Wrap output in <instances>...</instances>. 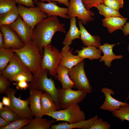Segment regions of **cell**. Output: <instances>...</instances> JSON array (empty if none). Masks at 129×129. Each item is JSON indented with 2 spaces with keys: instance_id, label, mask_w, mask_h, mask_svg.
Wrapping results in <instances>:
<instances>
[{
  "instance_id": "obj_1",
  "label": "cell",
  "mask_w": 129,
  "mask_h": 129,
  "mask_svg": "<svg viewBox=\"0 0 129 129\" xmlns=\"http://www.w3.org/2000/svg\"><path fill=\"white\" fill-rule=\"evenodd\" d=\"M64 24L61 23L57 16H53L43 19L33 29L32 40L40 54L43 56V47L50 44L55 33L59 32L65 33Z\"/></svg>"
},
{
  "instance_id": "obj_2",
  "label": "cell",
  "mask_w": 129,
  "mask_h": 129,
  "mask_svg": "<svg viewBox=\"0 0 129 129\" xmlns=\"http://www.w3.org/2000/svg\"><path fill=\"white\" fill-rule=\"evenodd\" d=\"M24 65L34 76L38 75L42 70V61L43 56L33 43L32 39L27 40L22 48H12Z\"/></svg>"
},
{
  "instance_id": "obj_3",
  "label": "cell",
  "mask_w": 129,
  "mask_h": 129,
  "mask_svg": "<svg viewBox=\"0 0 129 129\" xmlns=\"http://www.w3.org/2000/svg\"><path fill=\"white\" fill-rule=\"evenodd\" d=\"M48 70L46 69H42L39 74L34 76L32 81L29 84V91L35 90L47 92L54 99L58 110L60 108L58 101V89L56 87L54 81L52 77L48 78Z\"/></svg>"
},
{
  "instance_id": "obj_4",
  "label": "cell",
  "mask_w": 129,
  "mask_h": 129,
  "mask_svg": "<svg viewBox=\"0 0 129 129\" xmlns=\"http://www.w3.org/2000/svg\"><path fill=\"white\" fill-rule=\"evenodd\" d=\"M45 115L52 117L56 121H63L70 124L84 121L86 119L84 112L81 110L78 104L72 105L65 109L52 112Z\"/></svg>"
},
{
  "instance_id": "obj_5",
  "label": "cell",
  "mask_w": 129,
  "mask_h": 129,
  "mask_svg": "<svg viewBox=\"0 0 129 129\" xmlns=\"http://www.w3.org/2000/svg\"><path fill=\"white\" fill-rule=\"evenodd\" d=\"M43 54L42 61V69H46L48 74L55 77L57 68L61 59V52L51 43L43 47Z\"/></svg>"
},
{
  "instance_id": "obj_6",
  "label": "cell",
  "mask_w": 129,
  "mask_h": 129,
  "mask_svg": "<svg viewBox=\"0 0 129 129\" xmlns=\"http://www.w3.org/2000/svg\"><path fill=\"white\" fill-rule=\"evenodd\" d=\"M16 90L10 88L5 93L10 99L11 104L8 107L14 111L20 118H28L31 120L33 116L30 108L29 97L25 100H22L20 97H17L15 95Z\"/></svg>"
},
{
  "instance_id": "obj_7",
  "label": "cell",
  "mask_w": 129,
  "mask_h": 129,
  "mask_svg": "<svg viewBox=\"0 0 129 129\" xmlns=\"http://www.w3.org/2000/svg\"><path fill=\"white\" fill-rule=\"evenodd\" d=\"M84 64V60L70 69L69 75L74 88L90 93L92 89L85 71Z\"/></svg>"
},
{
  "instance_id": "obj_8",
  "label": "cell",
  "mask_w": 129,
  "mask_h": 129,
  "mask_svg": "<svg viewBox=\"0 0 129 129\" xmlns=\"http://www.w3.org/2000/svg\"><path fill=\"white\" fill-rule=\"evenodd\" d=\"M87 93L81 90H74L72 88L58 89V101L61 109H66L72 105L83 101Z\"/></svg>"
},
{
  "instance_id": "obj_9",
  "label": "cell",
  "mask_w": 129,
  "mask_h": 129,
  "mask_svg": "<svg viewBox=\"0 0 129 129\" xmlns=\"http://www.w3.org/2000/svg\"><path fill=\"white\" fill-rule=\"evenodd\" d=\"M17 7L20 16L33 29L38 23L48 17L37 6L28 7L22 5L18 4Z\"/></svg>"
},
{
  "instance_id": "obj_10",
  "label": "cell",
  "mask_w": 129,
  "mask_h": 129,
  "mask_svg": "<svg viewBox=\"0 0 129 129\" xmlns=\"http://www.w3.org/2000/svg\"><path fill=\"white\" fill-rule=\"evenodd\" d=\"M69 2L67 15L70 18L76 17L84 24L94 20L92 17L94 16L95 13L86 8L82 0H69Z\"/></svg>"
},
{
  "instance_id": "obj_11",
  "label": "cell",
  "mask_w": 129,
  "mask_h": 129,
  "mask_svg": "<svg viewBox=\"0 0 129 129\" xmlns=\"http://www.w3.org/2000/svg\"><path fill=\"white\" fill-rule=\"evenodd\" d=\"M4 38L3 48L18 49L23 47L25 43L17 33L8 25H0Z\"/></svg>"
},
{
  "instance_id": "obj_12",
  "label": "cell",
  "mask_w": 129,
  "mask_h": 129,
  "mask_svg": "<svg viewBox=\"0 0 129 129\" xmlns=\"http://www.w3.org/2000/svg\"><path fill=\"white\" fill-rule=\"evenodd\" d=\"M22 73L31 72L15 53L7 66L0 71V74L6 79Z\"/></svg>"
},
{
  "instance_id": "obj_13",
  "label": "cell",
  "mask_w": 129,
  "mask_h": 129,
  "mask_svg": "<svg viewBox=\"0 0 129 129\" xmlns=\"http://www.w3.org/2000/svg\"><path fill=\"white\" fill-rule=\"evenodd\" d=\"M45 3L39 1L36 3L37 6L48 17L52 16H59L64 19H69L68 15V8H64L59 6L57 3L53 1H48Z\"/></svg>"
},
{
  "instance_id": "obj_14",
  "label": "cell",
  "mask_w": 129,
  "mask_h": 129,
  "mask_svg": "<svg viewBox=\"0 0 129 129\" xmlns=\"http://www.w3.org/2000/svg\"><path fill=\"white\" fill-rule=\"evenodd\" d=\"M101 91L105 98L104 102L100 107L102 110L112 112L119 109L121 106L129 105L127 103L117 100L112 97L111 95H114V93L112 89L104 87L101 89Z\"/></svg>"
},
{
  "instance_id": "obj_15",
  "label": "cell",
  "mask_w": 129,
  "mask_h": 129,
  "mask_svg": "<svg viewBox=\"0 0 129 129\" xmlns=\"http://www.w3.org/2000/svg\"><path fill=\"white\" fill-rule=\"evenodd\" d=\"M9 26L17 33L25 43L28 40L32 39L33 29L26 23L20 16Z\"/></svg>"
},
{
  "instance_id": "obj_16",
  "label": "cell",
  "mask_w": 129,
  "mask_h": 129,
  "mask_svg": "<svg viewBox=\"0 0 129 129\" xmlns=\"http://www.w3.org/2000/svg\"><path fill=\"white\" fill-rule=\"evenodd\" d=\"M68 45L64 46L61 51V59L59 65L65 66L70 69L77 65L85 59L79 57L77 55H74L71 52L73 50Z\"/></svg>"
},
{
  "instance_id": "obj_17",
  "label": "cell",
  "mask_w": 129,
  "mask_h": 129,
  "mask_svg": "<svg viewBox=\"0 0 129 129\" xmlns=\"http://www.w3.org/2000/svg\"><path fill=\"white\" fill-rule=\"evenodd\" d=\"M118 44H111L105 43L99 48L103 54V55L101 57L100 61V62L104 61L105 65L108 68L111 67L112 62L113 60L121 59L123 57L122 55H116L113 52V47Z\"/></svg>"
},
{
  "instance_id": "obj_18",
  "label": "cell",
  "mask_w": 129,
  "mask_h": 129,
  "mask_svg": "<svg viewBox=\"0 0 129 129\" xmlns=\"http://www.w3.org/2000/svg\"><path fill=\"white\" fill-rule=\"evenodd\" d=\"M97 118L98 115H96L93 118L87 120L74 123L70 124L66 122H63L51 125L50 129H72L74 128L89 129L91 125Z\"/></svg>"
},
{
  "instance_id": "obj_19",
  "label": "cell",
  "mask_w": 129,
  "mask_h": 129,
  "mask_svg": "<svg viewBox=\"0 0 129 129\" xmlns=\"http://www.w3.org/2000/svg\"><path fill=\"white\" fill-rule=\"evenodd\" d=\"M81 32L80 39L85 46H92L98 48L102 45L100 42V37L98 36L92 35L83 26L81 21L78 22Z\"/></svg>"
},
{
  "instance_id": "obj_20",
  "label": "cell",
  "mask_w": 129,
  "mask_h": 129,
  "mask_svg": "<svg viewBox=\"0 0 129 129\" xmlns=\"http://www.w3.org/2000/svg\"><path fill=\"white\" fill-rule=\"evenodd\" d=\"M44 92L35 90L30 91V108L32 114L35 117H43L42 114L41 98L42 94Z\"/></svg>"
},
{
  "instance_id": "obj_21",
  "label": "cell",
  "mask_w": 129,
  "mask_h": 129,
  "mask_svg": "<svg viewBox=\"0 0 129 129\" xmlns=\"http://www.w3.org/2000/svg\"><path fill=\"white\" fill-rule=\"evenodd\" d=\"M128 19L119 16L105 18L102 20V25L106 27L110 33L117 30H122Z\"/></svg>"
},
{
  "instance_id": "obj_22",
  "label": "cell",
  "mask_w": 129,
  "mask_h": 129,
  "mask_svg": "<svg viewBox=\"0 0 129 129\" xmlns=\"http://www.w3.org/2000/svg\"><path fill=\"white\" fill-rule=\"evenodd\" d=\"M82 48V49H77L74 52V53H77V55L80 58L84 59L87 58L92 61L98 59L101 56L102 51L100 49L97 48L95 46H91Z\"/></svg>"
},
{
  "instance_id": "obj_23",
  "label": "cell",
  "mask_w": 129,
  "mask_h": 129,
  "mask_svg": "<svg viewBox=\"0 0 129 129\" xmlns=\"http://www.w3.org/2000/svg\"><path fill=\"white\" fill-rule=\"evenodd\" d=\"M70 69L63 66L59 65L56 70L57 75L55 77L61 83L63 89L74 88L73 83L69 77Z\"/></svg>"
},
{
  "instance_id": "obj_24",
  "label": "cell",
  "mask_w": 129,
  "mask_h": 129,
  "mask_svg": "<svg viewBox=\"0 0 129 129\" xmlns=\"http://www.w3.org/2000/svg\"><path fill=\"white\" fill-rule=\"evenodd\" d=\"M41 113L43 116L47 113L58 110L53 97L46 92H44L41 95Z\"/></svg>"
},
{
  "instance_id": "obj_25",
  "label": "cell",
  "mask_w": 129,
  "mask_h": 129,
  "mask_svg": "<svg viewBox=\"0 0 129 129\" xmlns=\"http://www.w3.org/2000/svg\"><path fill=\"white\" fill-rule=\"evenodd\" d=\"M70 22L69 30L66 34L63 42V44L64 45L69 46L74 39H80L81 32L77 26L76 18L75 17L70 18Z\"/></svg>"
},
{
  "instance_id": "obj_26",
  "label": "cell",
  "mask_w": 129,
  "mask_h": 129,
  "mask_svg": "<svg viewBox=\"0 0 129 129\" xmlns=\"http://www.w3.org/2000/svg\"><path fill=\"white\" fill-rule=\"evenodd\" d=\"M43 117H35L30 123L24 127L23 129H50L51 125L56 121L43 118Z\"/></svg>"
},
{
  "instance_id": "obj_27",
  "label": "cell",
  "mask_w": 129,
  "mask_h": 129,
  "mask_svg": "<svg viewBox=\"0 0 129 129\" xmlns=\"http://www.w3.org/2000/svg\"><path fill=\"white\" fill-rule=\"evenodd\" d=\"M20 16L17 7L0 14V25H9L14 22Z\"/></svg>"
},
{
  "instance_id": "obj_28",
  "label": "cell",
  "mask_w": 129,
  "mask_h": 129,
  "mask_svg": "<svg viewBox=\"0 0 129 129\" xmlns=\"http://www.w3.org/2000/svg\"><path fill=\"white\" fill-rule=\"evenodd\" d=\"M14 54L12 48H0V71L3 70L7 66Z\"/></svg>"
},
{
  "instance_id": "obj_29",
  "label": "cell",
  "mask_w": 129,
  "mask_h": 129,
  "mask_svg": "<svg viewBox=\"0 0 129 129\" xmlns=\"http://www.w3.org/2000/svg\"><path fill=\"white\" fill-rule=\"evenodd\" d=\"M95 7L98 10L99 13L105 18L116 16L124 17L121 15L118 11L108 7L103 3L97 5Z\"/></svg>"
},
{
  "instance_id": "obj_30",
  "label": "cell",
  "mask_w": 129,
  "mask_h": 129,
  "mask_svg": "<svg viewBox=\"0 0 129 129\" xmlns=\"http://www.w3.org/2000/svg\"><path fill=\"white\" fill-rule=\"evenodd\" d=\"M0 116L10 123L20 118L14 111L5 106L0 110Z\"/></svg>"
},
{
  "instance_id": "obj_31",
  "label": "cell",
  "mask_w": 129,
  "mask_h": 129,
  "mask_svg": "<svg viewBox=\"0 0 129 129\" xmlns=\"http://www.w3.org/2000/svg\"><path fill=\"white\" fill-rule=\"evenodd\" d=\"M112 112L114 117L119 119L122 121L125 120L129 121V105L121 106L119 109Z\"/></svg>"
},
{
  "instance_id": "obj_32",
  "label": "cell",
  "mask_w": 129,
  "mask_h": 129,
  "mask_svg": "<svg viewBox=\"0 0 129 129\" xmlns=\"http://www.w3.org/2000/svg\"><path fill=\"white\" fill-rule=\"evenodd\" d=\"M31 121L28 118H19L10 123L2 129H21L29 124Z\"/></svg>"
},
{
  "instance_id": "obj_33",
  "label": "cell",
  "mask_w": 129,
  "mask_h": 129,
  "mask_svg": "<svg viewBox=\"0 0 129 129\" xmlns=\"http://www.w3.org/2000/svg\"><path fill=\"white\" fill-rule=\"evenodd\" d=\"M14 0H0V14L17 7Z\"/></svg>"
},
{
  "instance_id": "obj_34",
  "label": "cell",
  "mask_w": 129,
  "mask_h": 129,
  "mask_svg": "<svg viewBox=\"0 0 129 129\" xmlns=\"http://www.w3.org/2000/svg\"><path fill=\"white\" fill-rule=\"evenodd\" d=\"M33 75L32 73H22L7 78L10 81L18 82L22 81H26L28 82L32 81Z\"/></svg>"
},
{
  "instance_id": "obj_35",
  "label": "cell",
  "mask_w": 129,
  "mask_h": 129,
  "mask_svg": "<svg viewBox=\"0 0 129 129\" xmlns=\"http://www.w3.org/2000/svg\"><path fill=\"white\" fill-rule=\"evenodd\" d=\"M102 3L108 7L119 11L120 9L123 7L124 3L123 0H103Z\"/></svg>"
},
{
  "instance_id": "obj_36",
  "label": "cell",
  "mask_w": 129,
  "mask_h": 129,
  "mask_svg": "<svg viewBox=\"0 0 129 129\" xmlns=\"http://www.w3.org/2000/svg\"><path fill=\"white\" fill-rule=\"evenodd\" d=\"M111 125L102 118H97L91 125L89 129H109Z\"/></svg>"
},
{
  "instance_id": "obj_37",
  "label": "cell",
  "mask_w": 129,
  "mask_h": 129,
  "mask_svg": "<svg viewBox=\"0 0 129 129\" xmlns=\"http://www.w3.org/2000/svg\"><path fill=\"white\" fill-rule=\"evenodd\" d=\"M2 75L0 74V94L5 93L10 88L11 84Z\"/></svg>"
},
{
  "instance_id": "obj_38",
  "label": "cell",
  "mask_w": 129,
  "mask_h": 129,
  "mask_svg": "<svg viewBox=\"0 0 129 129\" xmlns=\"http://www.w3.org/2000/svg\"><path fill=\"white\" fill-rule=\"evenodd\" d=\"M103 0H82L86 8L90 10L97 5L102 3Z\"/></svg>"
},
{
  "instance_id": "obj_39",
  "label": "cell",
  "mask_w": 129,
  "mask_h": 129,
  "mask_svg": "<svg viewBox=\"0 0 129 129\" xmlns=\"http://www.w3.org/2000/svg\"><path fill=\"white\" fill-rule=\"evenodd\" d=\"M26 81H22L13 83L14 85L16 86L17 90H26L29 87V84Z\"/></svg>"
},
{
  "instance_id": "obj_40",
  "label": "cell",
  "mask_w": 129,
  "mask_h": 129,
  "mask_svg": "<svg viewBox=\"0 0 129 129\" xmlns=\"http://www.w3.org/2000/svg\"><path fill=\"white\" fill-rule=\"evenodd\" d=\"M16 3L30 7L34 6L33 0H14Z\"/></svg>"
},
{
  "instance_id": "obj_41",
  "label": "cell",
  "mask_w": 129,
  "mask_h": 129,
  "mask_svg": "<svg viewBox=\"0 0 129 129\" xmlns=\"http://www.w3.org/2000/svg\"><path fill=\"white\" fill-rule=\"evenodd\" d=\"M40 1L43 2L49 1H57L59 4H64L68 8L69 7L70 5V3L69 0H40Z\"/></svg>"
},
{
  "instance_id": "obj_42",
  "label": "cell",
  "mask_w": 129,
  "mask_h": 129,
  "mask_svg": "<svg viewBox=\"0 0 129 129\" xmlns=\"http://www.w3.org/2000/svg\"><path fill=\"white\" fill-rule=\"evenodd\" d=\"M122 30L124 36H126L129 34V22L126 23Z\"/></svg>"
},
{
  "instance_id": "obj_43",
  "label": "cell",
  "mask_w": 129,
  "mask_h": 129,
  "mask_svg": "<svg viewBox=\"0 0 129 129\" xmlns=\"http://www.w3.org/2000/svg\"><path fill=\"white\" fill-rule=\"evenodd\" d=\"M2 102L4 105L8 107L10 106L11 102L10 99L7 96H4L2 98Z\"/></svg>"
},
{
  "instance_id": "obj_44",
  "label": "cell",
  "mask_w": 129,
  "mask_h": 129,
  "mask_svg": "<svg viewBox=\"0 0 129 129\" xmlns=\"http://www.w3.org/2000/svg\"><path fill=\"white\" fill-rule=\"evenodd\" d=\"M10 123L0 117V129L7 126Z\"/></svg>"
},
{
  "instance_id": "obj_45",
  "label": "cell",
  "mask_w": 129,
  "mask_h": 129,
  "mask_svg": "<svg viewBox=\"0 0 129 129\" xmlns=\"http://www.w3.org/2000/svg\"><path fill=\"white\" fill-rule=\"evenodd\" d=\"M4 45V38L3 35L0 32V48L3 47Z\"/></svg>"
},
{
  "instance_id": "obj_46",
  "label": "cell",
  "mask_w": 129,
  "mask_h": 129,
  "mask_svg": "<svg viewBox=\"0 0 129 129\" xmlns=\"http://www.w3.org/2000/svg\"><path fill=\"white\" fill-rule=\"evenodd\" d=\"M4 104L2 102L0 101V110L1 109L3 108V107Z\"/></svg>"
},
{
  "instance_id": "obj_47",
  "label": "cell",
  "mask_w": 129,
  "mask_h": 129,
  "mask_svg": "<svg viewBox=\"0 0 129 129\" xmlns=\"http://www.w3.org/2000/svg\"><path fill=\"white\" fill-rule=\"evenodd\" d=\"M40 0H33V3L34 4H36V3L39 1Z\"/></svg>"
},
{
  "instance_id": "obj_48",
  "label": "cell",
  "mask_w": 129,
  "mask_h": 129,
  "mask_svg": "<svg viewBox=\"0 0 129 129\" xmlns=\"http://www.w3.org/2000/svg\"><path fill=\"white\" fill-rule=\"evenodd\" d=\"M127 49L128 51L129 52V43L128 45L127 48Z\"/></svg>"
}]
</instances>
